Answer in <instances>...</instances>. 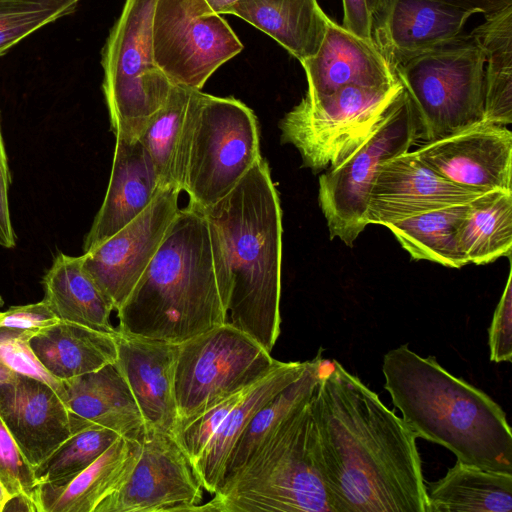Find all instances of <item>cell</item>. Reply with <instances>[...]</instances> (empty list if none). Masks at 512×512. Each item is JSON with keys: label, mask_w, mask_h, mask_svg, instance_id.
Instances as JSON below:
<instances>
[{"label": "cell", "mask_w": 512, "mask_h": 512, "mask_svg": "<svg viewBox=\"0 0 512 512\" xmlns=\"http://www.w3.org/2000/svg\"><path fill=\"white\" fill-rule=\"evenodd\" d=\"M324 366L311 407L335 512H428L416 435L341 363Z\"/></svg>", "instance_id": "1"}, {"label": "cell", "mask_w": 512, "mask_h": 512, "mask_svg": "<svg viewBox=\"0 0 512 512\" xmlns=\"http://www.w3.org/2000/svg\"><path fill=\"white\" fill-rule=\"evenodd\" d=\"M202 211L226 323L271 353L281 324L282 211L268 163L260 157Z\"/></svg>", "instance_id": "2"}, {"label": "cell", "mask_w": 512, "mask_h": 512, "mask_svg": "<svg viewBox=\"0 0 512 512\" xmlns=\"http://www.w3.org/2000/svg\"><path fill=\"white\" fill-rule=\"evenodd\" d=\"M384 388L417 438L457 460L512 473V432L501 406L482 390L422 357L407 344L383 357Z\"/></svg>", "instance_id": "3"}, {"label": "cell", "mask_w": 512, "mask_h": 512, "mask_svg": "<svg viewBox=\"0 0 512 512\" xmlns=\"http://www.w3.org/2000/svg\"><path fill=\"white\" fill-rule=\"evenodd\" d=\"M117 317L119 333L172 344L226 323L201 208L179 209Z\"/></svg>", "instance_id": "4"}, {"label": "cell", "mask_w": 512, "mask_h": 512, "mask_svg": "<svg viewBox=\"0 0 512 512\" xmlns=\"http://www.w3.org/2000/svg\"><path fill=\"white\" fill-rule=\"evenodd\" d=\"M312 395L195 512H335L319 465Z\"/></svg>", "instance_id": "5"}, {"label": "cell", "mask_w": 512, "mask_h": 512, "mask_svg": "<svg viewBox=\"0 0 512 512\" xmlns=\"http://www.w3.org/2000/svg\"><path fill=\"white\" fill-rule=\"evenodd\" d=\"M260 157L257 119L246 104L191 91L176 163L177 186L191 204H215Z\"/></svg>", "instance_id": "6"}, {"label": "cell", "mask_w": 512, "mask_h": 512, "mask_svg": "<svg viewBox=\"0 0 512 512\" xmlns=\"http://www.w3.org/2000/svg\"><path fill=\"white\" fill-rule=\"evenodd\" d=\"M484 68L485 55L471 34L393 68L411 101L419 139L431 142L483 121Z\"/></svg>", "instance_id": "7"}, {"label": "cell", "mask_w": 512, "mask_h": 512, "mask_svg": "<svg viewBox=\"0 0 512 512\" xmlns=\"http://www.w3.org/2000/svg\"><path fill=\"white\" fill-rule=\"evenodd\" d=\"M155 1L126 0L102 49V89L115 137L138 139L173 86L154 59Z\"/></svg>", "instance_id": "8"}, {"label": "cell", "mask_w": 512, "mask_h": 512, "mask_svg": "<svg viewBox=\"0 0 512 512\" xmlns=\"http://www.w3.org/2000/svg\"><path fill=\"white\" fill-rule=\"evenodd\" d=\"M392 85L341 87L328 95L306 92L279 123L282 143L300 152L303 166L314 173L339 165L374 131L403 92Z\"/></svg>", "instance_id": "9"}, {"label": "cell", "mask_w": 512, "mask_h": 512, "mask_svg": "<svg viewBox=\"0 0 512 512\" xmlns=\"http://www.w3.org/2000/svg\"><path fill=\"white\" fill-rule=\"evenodd\" d=\"M276 362L256 340L229 323L177 344V425L249 387Z\"/></svg>", "instance_id": "10"}, {"label": "cell", "mask_w": 512, "mask_h": 512, "mask_svg": "<svg viewBox=\"0 0 512 512\" xmlns=\"http://www.w3.org/2000/svg\"><path fill=\"white\" fill-rule=\"evenodd\" d=\"M419 139L411 101L398 96L368 138L339 165L319 177L318 199L330 238L352 246L368 225L369 192L379 167L409 151Z\"/></svg>", "instance_id": "11"}, {"label": "cell", "mask_w": 512, "mask_h": 512, "mask_svg": "<svg viewBox=\"0 0 512 512\" xmlns=\"http://www.w3.org/2000/svg\"><path fill=\"white\" fill-rule=\"evenodd\" d=\"M152 45L155 62L171 83L194 90L243 50L227 21L204 0H156Z\"/></svg>", "instance_id": "12"}, {"label": "cell", "mask_w": 512, "mask_h": 512, "mask_svg": "<svg viewBox=\"0 0 512 512\" xmlns=\"http://www.w3.org/2000/svg\"><path fill=\"white\" fill-rule=\"evenodd\" d=\"M203 487L172 434L146 432L127 479L94 512L193 511Z\"/></svg>", "instance_id": "13"}, {"label": "cell", "mask_w": 512, "mask_h": 512, "mask_svg": "<svg viewBox=\"0 0 512 512\" xmlns=\"http://www.w3.org/2000/svg\"><path fill=\"white\" fill-rule=\"evenodd\" d=\"M181 190L161 188L151 203L130 223L85 252L82 265L118 310L156 254L179 211Z\"/></svg>", "instance_id": "14"}, {"label": "cell", "mask_w": 512, "mask_h": 512, "mask_svg": "<svg viewBox=\"0 0 512 512\" xmlns=\"http://www.w3.org/2000/svg\"><path fill=\"white\" fill-rule=\"evenodd\" d=\"M437 174L469 190L512 191V132L481 121L415 151Z\"/></svg>", "instance_id": "15"}, {"label": "cell", "mask_w": 512, "mask_h": 512, "mask_svg": "<svg viewBox=\"0 0 512 512\" xmlns=\"http://www.w3.org/2000/svg\"><path fill=\"white\" fill-rule=\"evenodd\" d=\"M482 194L456 185L422 162L415 151L386 160L372 183L366 219L387 226L410 217L467 203Z\"/></svg>", "instance_id": "16"}, {"label": "cell", "mask_w": 512, "mask_h": 512, "mask_svg": "<svg viewBox=\"0 0 512 512\" xmlns=\"http://www.w3.org/2000/svg\"><path fill=\"white\" fill-rule=\"evenodd\" d=\"M472 15L433 0H382L372 15V38L393 69L455 39Z\"/></svg>", "instance_id": "17"}, {"label": "cell", "mask_w": 512, "mask_h": 512, "mask_svg": "<svg viewBox=\"0 0 512 512\" xmlns=\"http://www.w3.org/2000/svg\"><path fill=\"white\" fill-rule=\"evenodd\" d=\"M0 417L32 468L73 434L68 409L58 394L18 373L0 383Z\"/></svg>", "instance_id": "18"}, {"label": "cell", "mask_w": 512, "mask_h": 512, "mask_svg": "<svg viewBox=\"0 0 512 512\" xmlns=\"http://www.w3.org/2000/svg\"><path fill=\"white\" fill-rule=\"evenodd\" d=\"M115 365L127 382L146 432L172 434L178 423L174 392L177 344L115 334Z\"/></svg>", "instance_id": "19"}, {"label": "cell", "mask_w": 512, "mask_h": 512, "mask_svg": "<svg viewBox=\"0 0 512 512\" xmlns=\"http://www.w3.org/2000/svg\"><path fill=\"white\" fill-rule=\"evenodd\" d=\"M301 64L306 73L307 93L312 95H328L347 85L386 87L398 80L374 42L331 19L318 51Z\"/></svg>", "instance_id": "20"}, {"label": "cell", "mask_w": 512, "mask_h": 512, "mask_svg": "<svg viewBox=\"0 0 512 512\" xmlns=\"http://www.w3.org/2000/svg\"><path fill=\"white\" fill-rule=\"evenodd\" d=\"M161 188L152 160L139 140L116 136L109 184L85 236L84 253L135 219Z\"/></svg>", "instance_id": "21"}, {"label": "cell", "mask_w": 512, "mask_h": 512, "mask_svg": "<svg viewBox=\"0 0 512 512\" xmlns=\"http://www.w3.org/2000/svg\"><path fill=\"white\" fill-rule=\"evenodd\" d=\"M62 381L72 433L103 427L141 442L146 433L144 420L115 363Z\"/></svg>", "instance_id": "22"}, {"label": "cell", "mask_w": 512, "mask_h": 512, "mask_svg": "<svg viewBox=\"0 0 512 512\" xmlns=\"http://www.w3.org/2000/svg\"><path fill=\"white\" fill-rule=\"evenodd\" d=\"M140 442L119 437L91 465L74 477L38 484V512H94L129 476L139 455Z\"/></svg>", "instance_id": "23"}, {"label": "cell", "mask_w": 512, "mask_h": 512, "mask_svg": "<svg viewBox=\"0 0 512 512\" xmlns=\"http://www.w3.org/2000/svg\"><path fill=\"white\" fill-rule=\"evenodd\" d=\"M310 360L282 362L250 385L204 447L192 468L202 487L214 494L221 484L227 457L254 414L285 387L298 379Z\"/></svg>", "instance_id": "24"}, {"label": "cell", "mask_w": 512, "mask_h": 512, "mask_svg": "<svg viewBox=\"0 0 512 512\" xmlns=\"http://www.w3.org/2000/svg\"><path fill=\"white\" fill-rule=\"evenodd\" d=\"M300 61L319 49L330 18L317 0H239L230 10Z\"/></svg>", "instance_id": "25"}, {"label": "cell", "mask_w": 512, "mask_h": 512, "mask_svg": "<svg viewBox=\"0 0 512 512\" xmlns=\"http://www.w3.org/2000/svg\"><path fill=\"white\" fill-rule=\"evenodd\" d=\"M115 334L60 320L33 336L29 344L47 371L62 381L115 363Z\"/></svg>", "instance_id": "26"}, {"label": "cell", "mask_w": 512, "mask_h": 512, "mask_svg": "<svg viewBox=\"0 0 512 512\" xmlns=\"http://www.w3.org/2000/svg\"><path fill=\"white\" fill-rule=\"evenodd\" d=\"M44 301L63 321L115 334L110 321L114 310L82 265L81 256L59 253L42 280Z\"/></svg>", "instance_id": "27"}, {"label": "cell", "mask_w": 512, "mask_h": 512, "mask_svg": "<svg viewBox=\"0 0 512 512\" xmlns=\"http://www.w3.org/2000/svg\"><path fill=\"white\" fill-rule=\"evenodd\" d=\"M428 512H511L512 473L486 470L459 460L426 483Z\"/></svg>", "instance_id": "28"}, {"label": "cell", "mask_w": 512, "mask_h": 512, "mask_svg": "<svg viewBox=\"0 0 512 512\" xmlns=\"http://www.w3.org/2000/svg\"><path fill=\"white\" fill-rule=\"evenodd\" d=\"M468 263L483 265L512 252V191L492 190L469 201L457 231Z\"/></svg>", "instance_id": "29"}, {"label": "cell", "mask_w": 512, "mask_h": 512, "mask_svg": "<svg viewBox=\"0 0 512 512\" xmlns=\"http://www.w3.org/2000/svg\"><path fill=\"white\" fill-rule=\"evenodd\" d=\"M485 55L483 121L512 122V5L485 16L470 33Z\"/></svg>", "instance_id": "30"}, {"label": "cell", "mask_w": 512, "mask_h": 512, "mask_svg": "<svg viewBox=\"0 0 512 512\" xmlns=\"http://www.w3.org/2000/svg\"><path fill=\"white\" fill-rule=\"evenodd\" d=\"M467 203L422 213L386 228L413 259L461 268L468 260L460 248L457 231Z\"/></svg>", "instance_id": "31"}, {"label": "cell", "mask_w": 512, "mask_h": 512, "mask_svg": "<svg viewBox=\"0 0 512 512\" xmlns=\"http://www.w3.org/2000/svg\"><path fill=\"white\" fill-rule=\"evenodd\" d=\"M325 363L326 359L323 358L322 349H320L298 379L285 387L254 414L227 457L222 481L243 466L280 422L297 405L313 394Z\"/></svg>", "instance_id": "32"}, {"label": "cell", "mask_w": 512, "mask_h": 512, "mask_svg": "<svg viewBox=\"0 0 512 512\" xmlns=\"http://www.w3.org/2000/svg\"><path fill=\"white\" fill-rule=\"evenodd\" d=\"M192 90L173 84L167 101L150 117L138 137L152 160L162 188L178 187L177 156Z\"/></svg>", "instance_id": "33"}, {"label": "cell", "mask_w": 512, "mask_h": 512, "mask_svg": "<svg viewBox=\"0 0 512 512\" xmlns=\"http://www.w3.org/2000/svg\"><path fill=\"white\" fill-rule=\"evenodd\" d=\"M119 437L116 432L103 427H91L73 433L33 468L37 485L63 482L74 477L91 465Z\"/></svg>", "instance_id": "34"}, {"label": "cell", "mask_w": 512, "mask_h": 512, "mask_svg": "<svg viewBox=\"0 0 512 512\" xmlns=\"http://www.w3.org/2000/svg\"><path fill=\"white\" fill-rule=\"evenodd\" d=\"M81 0H0V57L43 26L73 13Z\"/></svg>", "instance_id": "35"}, {"label": "cell", "mask_w": 512, "mask_h": 512, "mask_svg": "<svg viewBox=\"0 0 512 512\" xmlns=\"http://www.w3.org/2000/svg\"><path fill=\"white\" fill-rule=\"evenodd\" d=\"M0 480L11 496L23 493L35 502L37 482L33 468L25 459L1 417Z\"/></svg>", "instance_id": "36"}, {"label": "cell", "mask_w": 512, "mask_h": 512, "mask_svg": "<svg viewBox=\"0 0 512 512\" xmlns=\"http://www.w3.org/2000/svg\"><path fill=\"white\" fill-rule=\"evenodd\" d=\"M0 361L15 373L34 378L50 386L64 401L63 381L55 378L40 362L29 341L9 336H0Z\"/></svg>", "instance_id": "37"}, {"label": "cell", "mask_w": 512, "mask_h": 512, "mask_svg": "<svg viewBox=\"0 0 512 512\" xmlns=\"http://www.w3.org/2000/svg\"><path fill=\"white\" fill-rule=\"evenodd\" d=\"M59 321L44 300L12 306L7 311L0 312V336L29 341L37 333Z\"/></svg>", "instance_id": "38"}, {"label": "cell", "mask_w": 512, "mask_h": 512, "mask_svg": "<svg viewBox=\"0 0 512 512\" xmlns=\"http://www.w3.org/2000/svg\"><path fill=\"white\" fill-rule=\"evenodd\" d=\"M512 273L496 306L488 330L490 361L495 363L512 361Z\"/></svg>", "instance_id": "39"}, {"label": "cell", "mask_w": 512, "mask_h": 512, "mask_svg": "<svg viewBox=\"0 0 512 512\" xmlns=\"http://www.w3.org/2000/svg\"><path fill=\"white\" fill-rule=\"evenodd\" d=\"M10 184L11 175L8 157L0 124V246L6 249L16 246V234L13 229L9 207Z\"/></svg>", "instance_id": "40"}, {"label": "cell", "mask_w": 512, "mask_h": 512, "mask_svg": "<svg viewBox=\"0 0 512 512\" xmlns=\"http://www.w3.org/2000/svg\"><path fill=\"white\" fill-rule=\"evenodd\" d=\"M343 3V27L353 34L367 40L372 38V14L369 11L366 0H342Z\"/></svg>", "instance_id": "41"}, {"label": "cell", "mask_w": 512, "mask_h": 512, "mask_svg": "<svg viewBox=\"0 0 512 512\" xmlns=\"http://www.w3.org/2000/svg\"><path fill=\"white\" fill-rule=\"evenodd\" d=\"M456 9L475 13H483L485 16L502 10L512 5V0H433Z\"/></svg>", "instance_id": "42"}, {"label": "cell", "mask_w": 512, "mask_h": 512, "mask_svg": "<svg viewBox=\"0 0 512 512\" xmlns=\"http://www.w3.org/2000/svg\"><path fill=\"white\" fill-rule=\"evenodd\" d=\"M4 511H29L38 512L35 502L23 493L12 495L4 504L1 512Z\"/></svg>", "instance_id": "43"}, {"label": "cell", "mask_w": 512, "mask_h": 512, "mask_svg": "<svg viewBox=\"0 0 512 512\" xmlns=\"http://www.w3.org/2000/svg\"><path fill=\"white\" fill-rule=\"evenodd\" d=\"M239 0H204L209 10L218 15L229 14Z\"/></svg>", "instance_id": "44"}, {"label": "cell", "mask_w": 512, "mask_h": 512, "mask_svg": "<svg viewBox=\"0 0 512 512\" xmlns=\"http://www.w3.org/2000/svg\"><path fill=\"white\" fill-rule=\"evenodd\" d=\"M14 375L15 372L0 361V383H4L11 380L14 377Z\"/></svg>", "instance_id": "45"}, {"label": "cell", "mask_w": 512, "mask_h": 512, "mask_svg": "<svg viewBox=\"0 0 512 512\" xmlns=\"http://www.w3.org/2000/svg\"><path fill=\"white\" fill-rule=\"evenodd\" d=\"M11 497V495L6 490L5 486L0 480V512L4 506V504L7 502V500Z\"/></svg>", "instance_id": "46"}, {"label": "cell", "mask_w": 512, "mask_h": 512, "mask_svg": "<svg viewBox=\"0 0 512 512\" xmlns=\"http://www.w3.org/2000/svg\"><path fill=\"white\" fill-rule=\"evenodd\" d=\"M381 2L382 0H366L367 7L372 15L377 11Z\"/></svg>", "instance_id": "47"}, {"label": "cell", "mask_w": 512, "mask_h": 512, "mask_svg": "<svg viewBox=\"0 0 512 512\" xmlns=\"http://www.w3.org/2000/svg\"><path fill=\"white\" fill-rule=\"evenodd\" d=\"M2 304H3V300H2V298L0 296V307L2 306Z\"/></svg>", "instance_id": "48"}]
</instances>
